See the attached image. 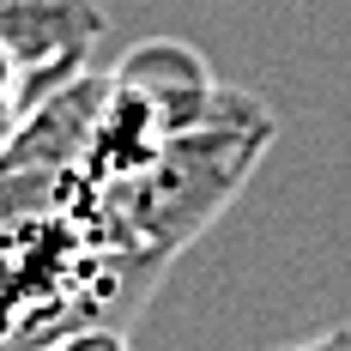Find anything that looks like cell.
<instances>
[{
    "label": "cell",
    "mask_w": 351,
    "mask_h": 351,
    "mask_svg": "<svg viewBox=\"0 0 351 351\" xmlns=\"http://www.w3.org/2000/svg\"><path fill=\"white\" fill-rule=\"evenodd\" d=\"M97 36H104L97 0H0V49L31 73L36 97L67 85Z\"/></svg>",
    "instance_id": "3957f363"
},
{
    "label": "cell",
    "mask_w": 351,
    "mask_h": 351,
    "mask_svg": "<svg viewBox=\"0 0 351 351\" xmlns=\"http://www.w3.org/2000/svg\"><path fill=\"white\" fill-rule=\"evenodd\" d=\"M158 273L91 243L67 206L0 218V351H31L67 327H128Z\"/></svg>",
    "instance_id": "7a4b0ae2"
},
{
    "label": "cell",
    "mask_w": 351,
    "mask_h": 351,
    "mask_svg": "<svg viewBox=\"0 0 351 351\" xmlns=\"http://www.w3.org/2000/svg\"><path fill=\"white\" fill-rule=\"evenodd\" d=\"M273 128L279 121L248 91H218L206 121L182 128L134 176L104 182V188H79L67 212L91 230V243L134 254V261H152V267H170L237 200L248 170L273 145Z\"/></svg>",
    "instance_id": "6da1fadb"
},
{
    "label": "cell",
    "mask_w": 351,
    "mask_h": 351,
    "mask_svg": "<svg viewBox=\"0 0 351 351\" xmlns=\"http://www.w3.org/2000/svg\"><path fill=\"white\" fill-rule=\"evenodd\" d=\"M285 351H351V321L327 327V333H315V339H297V346H285Z\"/></svg>",
    "instance_id": "5b68a950"
},
{
    "label": "cell",
    "mask_w": 351,
    "mask_h": 351,
    "mask_svg": "<svg viewBox=\"0 0 351 351\" xmlns=\"http://www.w3.org/2000/svg\"><path fill=\"white\" fill-rule=\"evenodd\" d=\"M31 351H128V327H67Z\"/></svg>",
    "instance_id": "277c9868"
}]
</instances>
